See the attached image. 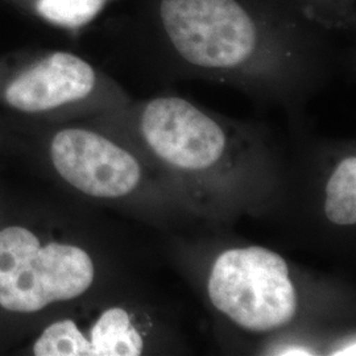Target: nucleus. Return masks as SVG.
I'll list each match as a JSON object with an SVG mask.
<instances>
[{
	"mask_svg": "<svg viewBox=\"0 0 356 356\" xmlns=\"http://www.w3.org/2000/svg\"><path fill=\"white\" fill-rule=\"evenodd\" d=\"M138 38L172 76L239 88L297 106L330 74L329 32L293 0H136Z\"/></svg>",
	"mask_w": 356,
	"mask_h": 356,
	"instance_id": "obj_1",
	"label": "nucleus"
},
{
	"mask_svg": "<svg viewBox=\"0 0 356 356\" xmlns=\"http://www.w3.org/2000/svg\"><path fill=\"white\" fill-rule=\"evenodd\" d=\"M99 122L144 148L153 161L186 189L202 195L241 166L251 129L176 94L104 111Z\"/></svg>",
	"mask_w": 356,
	"mask_h": 356,
	"instance_id": "obj_2",
	"label": "nucleus"
},
{
	"mask_svg": "<svg viewBox=\"0 0 356 356\" xmlns=\"http://www.w3.org/2000/svg\"><path fill=\"white\" fill-rule=\"evenodd\" d=\"M94 254L79 243L24 225L0 229V307L36 314L83 297L98 280Z\"/></svg>",
	"mask_w": 356,
	"mask_h": 356,
	"instance_id": "obj_3",
	"label": "nucleus"
},
{
	"mask_svg": "<svg viewBox=\"0 0 356 356\" xmlns=\"http://www.w3.org/2000/svg\"><path fill=\"white\" fill-rule=\"evenodd\" d=\"M127 102L114 81L73 51H31L0 60V104L19 114H102Z\"/></svg>",
	"mask_w": 356,
	"mask_h": 356,
	"instance_id": "obj_4",
	"label": "nucleus"
},
{
	"mask_svg": "<svg viewBox=\"0 0 356 356\" xmlns=\"http://www.w3.org/2000/svg\"><path fill=\"white\" fill-rule=\"evenodd\" d=\"M204 289L216 313L250 334L285 330L301 310L291 264L263 245L220 251L209 267Z\"/></svg>",
	"mask_w": 356,
	"mask_h": 356,
	"instance_id": "obj_5",
	"label": "nucleus"
},
{
	"mask_svg": "<svg viewBox=\"0 0 356 356\" xmlns=\"http://www.w3.org/2000/svg\"><path fill=\"white\" fill-rule=\"evenodd\" d=\"M48 156L56 175L67 186L97 201H128L147 182L140 159L95 128H58L48 141Z\"/></svg>",
	"mask_w": 356,
	"mask_h": 356,
	"instance_id": "obj_6",
	"label": "nucleus"
},
{
	"mask_svg": "<svg viewBox=\"0 0 356 356\" xmlns=\"http://www.w3.org/2000/svg\"><path fill=\"white\" fill-rule=\"evenodd\" d=\"M151 343L148 319L136 309L110 305L48 323L31 344L38 356H139Z\"/></svg>",
	"mask_w": 356,
	"mask_h": 356,
	"instance_id": "obj_7",
	"label": "nucleus"
},
{
	"mask_svg": "<svg viewBox=\"0 0 356 356\" xmlns=\"http://www.w3.org/2000/svg\"><path fill=\"white\" fill-rule=\"evenodd\" d=\"M41 23L78 33L97 22L118 0H6Z\"/></svg>",
	"mask_w": 356,
	"mask_h": 356,
	"instance_id": "obj_8",
	"label": "nucleus"
},
{
	"mask_svg": "<svg viewBox=\"0 0 356 356\" xmlns=\"http://www.w3.org/2000/svg\"><path fill=\"white\" fill-rule=\"evenodd\" d=\"M322 211L326 222L332 227H355V153H344L331 168L323 186Z\"/></svg>",
	"mask_w": 356,
	"mask_h": 356,
	"instance_id": "obj_9",
	"label": "nucleus"
},
{
	"mask_svg": "<svg viewBox=\"0 0 356 356\" xmlns=\"http://www.w3.org/2000/svg\"><path fill=\"white\" fill-rule=\"evenodd\" d=\"M309 22L331 35L353 33L356 26V0H293Z\"/></svg>",
	"mask_w": 356,
	"mask_h": 356,
	"instance_id": "obj_10",
	"label": "nucleus"
}]
</instances>
